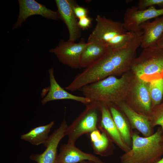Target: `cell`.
<instances>
[{"instance_id": "1", "label": "cell", "mask_w": 163, "mask_h": 163, "mask_svg": "<svg viewBox=\"0 0 163 163\" xmlns=\"http://www.w3.org/2000/svg\"><path fill=\"white\" fill-rule=\"evenodd\" d=\"M143 32L124 46L110 49L79 73L65 89L72 92L110 76H121L130 71L136 51L140 46Z\"/></svg>"}, {"instance_id": "2", "label": "cell", "mask_w": 163, "mask_h": 163, "mask_svg": "<svg viewBox=\"0 0 163 163\" xmlns=\"http://www.w3.org/2000/svg\"><path fill=\"white\" fill-rule=\"evenodd\" d=\"M136 77L130 70L119 78L110 76L78 91L91 101L116 104L125 101Z\"/></svg>"}, {"instance_id": "3", "label": "cell", "mask_w": 163, "mask_h": 163, "mask_svg": "<svg viewBox=\"0 0 163 163\" xmlns=\"http://www.w3.org/2000/svg\"><path fill=\"white\" fill-rule=\"evenodd\" d=\"M132 139L131 149L120 157V163H155L163 155V130L161 127L148 137L133 132Z\"/></svg>"}, {"instance_id": "4", "label": "cell", "mask_w": 163, "mask_h": 163, "mask_svg": "<svg viewBox=\"0 0 163 163\" xmlns=\"http://www.w3.org/2000/svg\"><path fill=\"white\" fill-rule=\"evenodd\" d=\"M96 24L88 37L87 42H95L107 46L109 49L121 47L138 35L137 32L127 31L123 23L113 21L98 15Z\"/></svg>"}, {"instance_id": "5", "label": "cell", "mask_w": 163, "mask_h": 163, "mask_svg": "<svg viewBox=\"0 0 163 163\" xmlns=\"http://www.w3.org/2000/svg\"><path fill=\"white\" fill-rule=\"evenodd\" d=\"M130 70L147 82L163 78V49L156 46L143 49L133 60Z\"/></svg>"}, {"instance_id": "6", "label": "cell", "mask_w": 163, "mask_h": 163, "mask_svg": "<svg viewBox=\"0 0 163 163\" xmlns=\"http://www.w3.org/2000/svg\"><path fill=\"white\" fill-rule=\"evenodd\" d=\"M101 116L100 102L92 101L86 105L83 111L68 126L66 132V136L68 137L67 142L75 144L83 134L98 129Z\"/></svg>"}, {"instance_id": "7", "label": "cell", "mask_w": 163, "mask_h": 163, "mask_svg": "<svg viewBox=\"0 0 163 163\" xmlns=\"http://www.w3.org/2000/svg\"><path fill=\"white\" fill-rule=\"evenodd\" d=\"M124 102L136 112L149 118L152 109L147 82L136 77Z\"/></svg>"}, {"instance_id": "8", "label": "cell", "mask_w": 163, "mask_h": 163, "mask_svg": "<svg viewBox=\"0 0 163 163\" xmlns=\"http://www.w3.org/2000/svg\"><path fill=\"white\" fill-rule=\"evenodd\" d=\"M87 44L84 40L78 43L61 40L58 46L50 49L49 52L62 64L73 69H79L81 54Z\"/></svg>"}, {"instance_id": "9", "label": "cell", "mask_w": 163, "mask_h": 163, "mask_svg": "<svg viewBox=\"0 0 163 163\" xmlns=\"http://www.w3.org/2000/svg\"><path fill=\"white\" fill-rule=\"evenodd\" d=\"M162 15L163 8L157 9L155 6H152L140 10L137 6H132L126 10L123 23L127 31L137 32L142 31L140 26L142 24L151 19Z\"/></svg>"}, {"instance_id": "10", "label": "cell", "mask_w": 163, "mask_h": 163, "mask_svg": "<svg viewBox=\"0 0 163 163\" xmlns=\"http://www.w3.org/2000/svg\"><path fill=\"white\" fill-rule=\"evenodd\" d=\"M19 12L17 21L12 29L14 30L21 27L30 16L40 15L51 20H57L60 18L57 11H54L34 0H18Z\"/></svg>"}, {"instance_id": "11", "label": "cell", "mask_w": 163, "mask_h": 163, "mask_svg": "<svg viewBox=\"0 0 163 163\" xmlns=\"http://www.w3.org/2000/svg\"><path fill=\"white\" fill-rule=\"evenodd\" d=\"M55 1L60 18L65 23L68 30V41L75 42L80 37L81 32L73 10L77 4L72 0H56Z\"/></svg>"}, {"instance_id": "12", "label": "cell", "mask_w": 163, "mask_h": 163, "mask_svg": "<svg viewBox=\"0 0 163 163\" xmlns=\"http://www.w3.org/2000/svg\"><path fill=\"white\" fill-rule=\"evenodd\" d=\"M101 116L98 129L104 132L113 143L125 152L130 149L123 142L107 103L101 102Z\"/></svg>"}, {"instance_id": "13", "label": "cell", "mask_w": 163, "mask_h": 163, "mask_svg": "<svg viewBox=\"0 0 163 163\" xmlns=\"http://www.w3.org/2000/svg\"><path fill=\"white\" fill-rule=\"evenodd\" d=\"M85 160L95 163H106L94 155L82 151L75 144L68 142L61 145L56 163H80Z\"/></svg>"}, {"instance_id": "14", "label": "cell", "mask_w": 163, "mask_h": 163, "mask_svg": "<svg viewBox=\"0 0 163 163\" xmlns=\"http://www.w3.org/2000/svg\"><path fill=\"white\" fill-rule=\"evenodd\" d=\"M48 73L50 85L47 95L41 101L42 104L52 101L61 100H72L86 105L92 102L90 99L84 96H78L70 93L62 88L56 79L53 68L48 70Z\"/></svg>"}, {"instance_id": "15", "label": "cell", "mask_w": 163, "mask_h": 163, "mask_svg": "<svg viewBox=\"0 0 163 163\" xmlns=\"http://www.w3.org/2000/svg\"><path fill=\"white\" fill-rule=\"evenodd\" d=\"M115 104L125 115L133 129L137 130L144 137L149 136L155 133L149 118L134 111L124 101Z\"/></svg>"}, {"instance_id": "16", "label": "cell", "mask_w": 163, "mask_h": 163, "mask_svg": "<svg viewBox=\"0 0 163 163\" xmlns=\"http://www.w3.org/2000/svg\"><path fill=\"white\" fill-rule=\"evenodd\" d=\"M140 29L143 35L140 47L144 49L155 46L163 34V15L143 23Z\"/></svg>"}, {"instance_id": "17", "label": "cell", "mask_w": 163, "mask_h": 163, "mask_svg": "<svg viewBox=\"0 0 163 163\" xmlns=\"http://www.w3.org/2000/svg\"><path fill=\"white\" fill-rule=\"evenodd\" d=\"M107 104L122 139L126 145L131 149L133 132L127 119L116 104L112 103Z\"/></svg>"}, {"instance_id": "18", "label": "cell", "mask_w": 163, "mask_h": 163, "mask_svg": "<svg viewBox=\"0 0 163 163\" xmlns=\"http://www.w3.org/2000/svg\"><path fill=\"white\" fill-rule=\"evenodd\" d=\"M80 59V66L85 68L101 57L110 50L107 46L95 42H87Z\"/></svg>"}, {"instance_id": "19", "label": "cell", "mask_w": 163, "mask_h": 163, "mask_svg": "<svg viewBox=\"0 0 163 163\" xmlns=\"http://www.w3.org/2000/svg\"><path fill=\"white\" fill-rule=\"evenodd\" d=\"M54 124V121H52L46 125L33 128L29 132L22 135L21 139L34 145H43L48 139L49 133Z\"/></svg>"}, {"instance_id": "20", "label": "cell", "mask_w": 163, "mask_h": 163, "mask_svg": "<svg viewBox=\"0 0 163 163\" xmlns=\"http://www.w3.org/2000/svg\"><path fill=\"white\" fill-rule=\"evenodd\" d=\"M101 131L99 137L97 140L91 142L94 152L102 156L111 155L115 149L113 143L104 132Z\"/></svg>"}, {"instance_id": "21", "label": "cell", "mask_w": 163, "mask_h": 163, "mask_svg": "<svg viewBox=\"0 0 163 163\" xmlns=\"http://www.w3.org/2000/svg\"><path fill=\"white\" fill-rule=\"evenodd\" d=\"M147 84L152 109L161 103L163 96V78L152 80Z\"/></svg>"}, {"instance_id": "22", "label": "cell", "mask_w": 163, "mask_h": 163, "mask_svg": "<svg viewBox=\"0 0 163 163\" xmlns=\"http://www.w3.org/2000/svg\"><path fill=\"white\" fill-rule=\"evenodd\" d=\"M149 119L153 127L159 125L163 130V102L152 109Z\"/></svg>"}, {"instance_id": "23", "label": "cell", "mask_w": 163, "mask_h": 163, "mask_svg": "<svg viewBox=\"0 0 163 163\" xmlns=\"http://www.w3.org/2000/svg\"><path fill=\"white\" fill-rule=\"evenodd\" d=\"M155 5L163 8V0H140L137 7L139 9L143 10Z\"/></svg>"}, {"instance_id": "24", "label": "cell", "mask_w": 163, "mask_h": 163, "mask_svg": "<svg viewBox=\"0 0 163 163\" xmlns=\"http://www.w3.org/2000/svg\"><path fill=\"white\" fill-rule=\"evenodd\" d=\"M74 13L77 17L79 19L87 16L88 11L87 9L82 7L76 4L73 8Z\"/></svg>"}, {"instance_id": "25", "label": "cell", "mask_w": 163, "mask_h": 163, "mask_svg": "<svg viewBox=\"0 0 163 163\" xmlns=\"http://www.w3.org/2000/svg\"><path fill=\"white\" fill-rule=\"evenodd\" d=\"M91 21L92 19L91 18L86 16L79 19L78 23L80 28L85 30L90 26Z\"/></svg>"}, {"instance_id": "26", "label": "cell", "mask_w": 163, "mask_h": 163, "mask_svg": "<svg viewBox=\"0 0 163 163\" xmlns=\"http://www.w3.org/2000/svg\"><path fill=\"white\" fill-rule=\"evenodd\" d=\"M155 46L163 49V34Z\"/></svg>"}, {"instance_id": "27", "label": "cell", "mask_w": 163, "mask_h": 163, "mask_svg": "<svg viewBox=\"0 0 163 163\" xmlns=\"http://www.w3.org/2000/svg\"><path fill=\"white\" fill-rule=\"evenodd\" d=\"M80 163H95L94 162L90 161L85 160L82 161Z\"/></svg>"}, {"instance_id": "28", "label": "cell", "mask_w": 163, "mask_h": 163, "mask_svg": "<svg viewBox=\"0 0 163 163\" xmlns=\"http://www.w3.org/2000/svg\"><path fill=\"white\" fill-rule=\"evenodd\" d=\"M155 163H163V157L161 158L159 160Z\"/></svg>"}]
</instances>
